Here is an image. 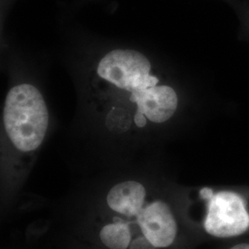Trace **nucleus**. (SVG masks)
<instances>
[{
	"label": "nucleus",
	"instance_id": "423d86ee",
	"mask_svg": "<svg viewBox=\"0 0 249 249\" xmlns=\"http://www.w3.org/2000/svg\"><path fill=\"white\" fill-rule=\"evenodd\" d=\"M229 249H249V243H247V242L239 243V244L233 245Z\"/></svg>",
	"mask_w": 249,
	"mask_h": 249
},
{
	"label": "nucleus",
	"instance_id": "7ed1b4c3",
	"mask_svg": "<svg viewBox=\"0 0 249 249\" xmlns=\"http://www.w3.org/2000/svg\"><path fill=\"white\" fill-rule=\"evenodd\" d=\"M48 107L39 88L29 81L10 87L1 120V205L12 207L47 138Z\"/></svg>",
	"mask_w": 249,
	"mask_h": 249
},
{
	"label": "nucleus",
	"instance_id": "f257e3e1",
	"mask_svg": "<svg viewBox=\"0 0 249 249\" xmlns=\"http://www.w3.org/2000/svg\"><path fill=\"white\" fill-rule=\"evenodd\" d=\"M168 190L145 170L116 172L68 197L60 218L69 237L96 249H178L184 196Z\"/></svg>",
	"mask_w": 249,
	"mask_h": 249
},
{
	"label": "nucleus",
	"instance_id": "20e7f679",
	"mask_svg": "<svg viewBox=\"0 0 249 249\" xmlns=\"http://www.w3.org/2000/svg\"><path fill=\"white\" fill-rule=\"evenodd\" d=\"M187 224L208 236L227 239L249 231V196L230 189L200 187L184 196Z\"/></svg>",
	"mask_w": 249,
	"mask_h": 249
},
{
	"label": "nucleus",
	"instance_id": "f03ea898",
	"mask_svg": "<svg viewBox=\"0 0 249 249\" xmlns=\"http://www.w3.org/2000/svg\"><path fill=\"white\" fill-rule=\"evenodd\" d=\"M86 84L100 135L114 146L137 148L178 110L177 91L160 83L149 57L132 48L103 53L89 69Z\"/></svg>",
	"mask_w": 249,
	"mask_h": 249
},
{
	"label": "nucleus",
	"instance_id": "39448f33",
	"mask_svg": "<svg viewBox=\"0 0 249 249\" xmlns=\"http://www.w3.org/2000/svg\"><path fill=\"white\" fill-rule=\"evenodd\" d=\"M64 249H96L93 247H90L87 244L81 243L80 241L75 240L73 238L69 237V239L66 243V246Z\"/></svg>",
	"mask_w": 249,
	"mask_h": 249
}]
</instances>
